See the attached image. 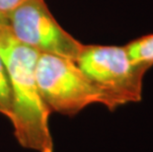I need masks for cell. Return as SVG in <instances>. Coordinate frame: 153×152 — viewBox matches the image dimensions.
<instances>
[{
  "label": "cell",
  "mask_w": 153,
  "mask_h": 152,
  "mask_svg": "<svg viewBox=\"0 0 153 152\" xmlns=\"http://www.w3.org/2000/svg\"><path fill=\"white\" fill-rule=\"evenodd\" d=\"M0 56L11 85L12 114L9 121L18 143L37 152H53L51 112L42 99L36 74L40 53L20 43L7 24L0 28Z\"/></svg>",
  "instance_id": "cell-1"
},
{
  "label": "cell",
  "mask_w": 153,
  "mask_h": 152,
  "mask_svg": "<svg viewBox=\"0 0 153 152\" xmlns=\"http://www.w3.org/2000/svg\"><path fill=\"white\" fill-rule=\"evenodd\" d=\"M76 63L98 89L102 105L110 111L141 100L147 71L133 62L126 47L84 44Z\"/></svg>",
  "instance_id": "cell-2"
},
{
  "label": "cell",
  "mask_w": 153,
  "mask_h": 152,
  "mask_svg": "<svg viewBox=\"0 0 153 152\" xmlns=\"http://www.w3.org/2000/svg\"><path fill=\"white\" fill-rule=\"evenodd\" d=\"M36 74L42 99L51 114L57 113L71 117L90 105H102L100 92L76 61L40 53Z\"/></svg>",
  "instance_id": "cell-3"
},
{
  "label": "cell",
  "mask_w": 153,
  "mask_h": 152,
  "mask_svg": "<svg viewBox=\"0 0 153 152\" xmlns=\"http://www.w3.org/2000/svg\"><path fill=\"white\" fill-rule=\"evenodd\" d=\"M6 19L13 36L40 53L76 61L84 46L58 24L45 0H25Z\"/></svg>",
  "instance_id": "cell-4"
},
{
  "label": "cell",
  "mask_w": 153,
  "mask_h": 152,
  "mask_svg": "<svg viewBox=\"0 0 153 152\" xmlns=\"http://www.w3.org/2000/svg\"><path fill=\"white\" fill-rule=\"evenodd\" d=\"M125 47L135 64L146 71L153 66V34L134 39Z\"/></svg>",
  "instance_id": "cell-5"
},
{
  "label": "cell",
  "mask_w": 153,
  "mask_h": 152,
  "mask_svg": "<svg viewBox=\"0 0 153 152\" xmlns=\"http://www.w3.org/2000/svg\"><path fill=\"white\" fill-rule=\"evenodd\" d=\"M12 114V90L3 59L0 56V115L10 119Z\"/></svg>",
  "instance_id": "cell-6"
},
{
  "label": "cell",
  "mask_w": 153,
  "mask_h": 152,
  "mask_svg": "<svg viewBox=\"0 0 153 152\" xmlns=\"http://www.w3.org/2000/svg\"><path fill=\"white\" fill-rule=\"evenodd\" d=\"M24 1L25 0H0V14L6 18L9 13Z\"/></svg>",
  "instance_id": "cell-7"
},
{
  "label": "cell",
  "mask_w": 153,
  "mask_h": 152,
  "mask_svg": "<svg viewBox=\"0 0 153 152\" xmlns=\"http://www.w3.org/2000/svg\"><path fill=\"white\" fill-rule=\"evenodd\" d=\"M8 22H7V19H6L4 16H2L1 14H0V28H2L3 26L7 25Z\"/></svg>",
  "instance_id": "cell-8"
}]
</instances>
